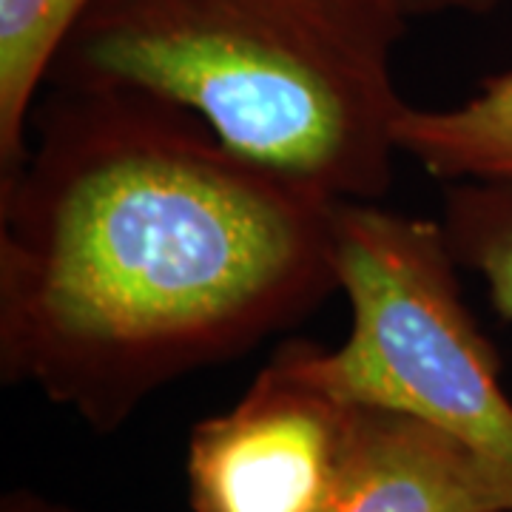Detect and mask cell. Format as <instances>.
Returning a JSON list of instances; mask_svg holds the SVG:
<instances>
[{"instance_id":"6da1fadb","label":"cell","mask_w":512,"mask_h":512,"mask_svg":"<svg viewBox=\"0 0 512 512\" xmlns=\"http://www.w3.org/2000/svg\"><path fill=\"white\" fill-rule=\"evenodd\" d=\"M336 202L160 97L46 86L0 180V382L109 436L339 293Z\"/></svg>"},{"instance_id":"7a4b0ae2","label":"cell","mask_w":512,"mask_h":512,"mask_svg":"<svg viewBox=\"0 0 512 512\" xmlns=\"http://www.w3.org/2000/svg\"><path fill=\"white\" fill-rule=\"evenodd\" d=\"M410 20L404 0H94L49 86L160 97L293 183L379 202L402 157Z\"/></svg>"},{"instance_id":"3957f363","label":"cell","mask_w":512,"mask_h":512,"mask_svg":"<svg viewBox=\"0 0 512 512\" xmlns=\"http://www.w3.org/2000/svg\"><path fill=\"white\" fill-rule=\"evenodd\" d=\"M458 271L439 220L339 200L333 274L350 330L336 348L313 339L293 345L302 370L333 396L419 419L467 447L512 512V399Z\"/></svg>"},{"instance_id":"277c9868","label":"cell","mask_w":512,"mask_h":512,"mask_svg":"<svg viewBox=\"0 0 512 512\" xmlns=\"http://www.w3.org/2000/svg\"><path fill=\"white\" fill-rule=\"evenodd\" d=\"M356 430L359 404L313 382L291 339L228 410L191 427V512H330Z\"/></svg>"},{"instance_id":"5b68a950","label":"cell","mask_w":512,"mask_h":512,"mask_svg":"<svg viewBox=\"0 0 512 512\" xmlns=\"http://www.w3.org/2000/svg\"><path fill=\"white\" fill-rule=\"evenodd\" d=\"M330 512H510L467 447L402 413L359 404L348 476Z\"/></svg>"},{"instance_id":"8992f818","label":"cell","mask_w":512,"mask_h":512,"mask_svg":"<svg viewBox=\"0 0 512 512\" xmlns=\"http://www.w3.org/2000/svg\"><path fill=\"white\" fill-rule=\"evenodd\" d=\"M396 143L402 157L444 185L512 183V66L484 77L456 106H407Z\"/></svg>"},{"instance_id":"52a82bcc","label":"cell","mask_w":512,"mask_h":512,"mask_svg":"<svg viewBox=\"0 0 512 512\" xmlns=\"http://www.w3.org/2000/svg\"><path fill=\"white\" fill-rule=\"evenodd\" d=\"M94 0H0V180L18 171L29 126L74 26Z\"/></svg>"},{"instance_id":"ba28073f","label":"cell","mask_w":512,"mask_h":512,"mask_svg":"<svg viewBox=\"0 0 512 512\" xmlns=\"http://www.w3.org/2000/svg\"><path fill=\"white\" fill-rule=\"evenodd\" d=\"M439 222L458 265L484 282L495 311L512 322V183L447 185Z\"/></svg>"},{"instance_id":"9c48e42d","label":"cell","mask_w":512,"mask_h":512,"mask_svg":"<svg viewBox=\"0 0 512 512\" xmlns=\"http://www.w3.org/2000/svg\"><path fill=\"white\" fill-rule=\"evenodd\" d=\"M504 0H404L413 18H439V15H490Z\"/></svg>"},{"instance_id":"30bf717a","label":"cell","mask_w":512,"mask_h":512,"mask_svg":"<svg viewBox=\"0 0 512 512\" xmlns=\"http://www.w3.org/2000/svg\"><path fill=\"white\" fill-rule=\"evenodd\" d=\"M0 512H77L66 504H57L46 495L32 493V490H12L3 495L0 501Z\"/></svg>"}]
</instances>
